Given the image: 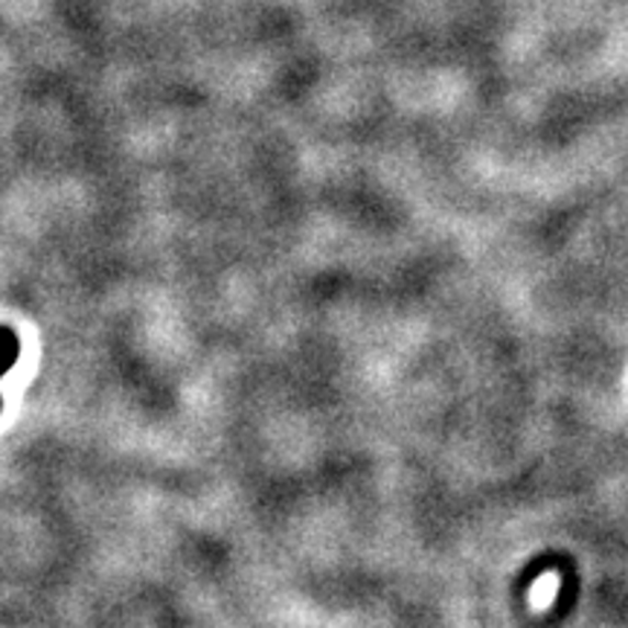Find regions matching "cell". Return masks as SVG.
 <instances>
[{
  "mask_svg": "<svg viewBox=\"0 0 628 628\" xmlns=\"http://www.w3.org/2000/svg\"><path fill=\"white\" fill-rule=\"evenodd\" d=\"M18 356H21V340H18L15 332L0 323V381L15 367ZM0 407H3V399H0Z\"/></svg>",
  "mask_w": 628,
  "mask_h": 628,
  "instance_id": "1",
  "label": "cell"
}]
</instances>
